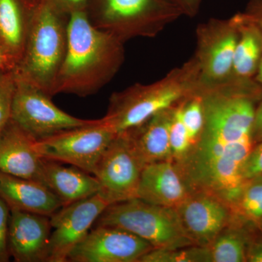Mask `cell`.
Masks as SVG:
<instances>
[{
	"instance_id": "cell-21",
	"label": "cell",
	"mask_w": 262,
	"mask_h": 262,
	"mask_svg": "<svg viewBox=\"0 0 262 262\" xmlns=\"http://www.w3.org/2000/svg\"><path fill=\"white\" fill-rule=\"evenodd\" d=\"M238 29V39L233 58L234 77L254 78L262 58V32L242 13L234 15Z\"/></svg>"
},
{
	"instance_id": "cell-25",
	"label": "cell",
	"mask_w": 262,
	"mask_h": 262,
	"mask_svg": "<svg viewBox=\"0 0 262 262\" xmlns=\"http://www.w3.org/2000/svg\"><path fill=\"white\" fill-rule=\"evenodd\" d=\"M182 115L183 122L189 134L192 147L201 137L204 127V107L203 97L201 94L192 95L183 100Z\"/></svg>"
},
{
	"instance_id": "cell-13",
	"label": "cell",
	"mask_w": 262,
	"mask_h": 262,
	"mask_svg": "<svg viewBox=\"0 0 262 262\" xmlns=\"http://www.w3.org/2000/svg\"><path fill=\"white\" fill-rule=\"evenodd\" d=\"M174 209L188 237L202 247H208L233 220L227 203L204 192H190Z\"/></svg>"
},
{
	"instance_id": "cell-11",
	"label": "cell",
	"mask_w": 262,
	"mask_h": 262,
	"mask_svg": "<svg viewBox=\"0 0 262 262\" xmlns=\"http://www.w3.org/2000/svg\"><path fill=\"white\" fill-rule=\"evenodd\" d=\"M108 206L97 193L63 206L52 215L47 262L68 261L70 253L85 238L93 225Z\"/></svg>"
},
{
	"instance_id": "cell-31",
	"label": "cell",
	"mask_w": 262,
	"mask_h": 262,
	"mask_svg": "<svg viewBox=\"0 0 262 262\" xmlns=\"http://www.w3.org/2000/svg\"><path fill=\"white\" fill-rule=\"evenodd\" d=\"M242 14L262 32V0H249Z\"/></svg>"
},
{
	"instance_id": "cell-34",
	"label": "cell",
	"mask_w": 262,
	"mask_h": 262,
	"mask_svg": "<svg viewBox=\"0 0 262 262\" xmlns=\"http://www.w3.org/2000/svg\"><path fill=\"white\" fill-rule=\"evenodd\" d=\"M252 136L255 145L262 141V98L258 101L256 106V110H255Z\"/></svg>"
},
{
	"instance_id": "cell-17",
	"label": "cell",
	"mask_w": 262,
	"mask_h": 262,
	"mask_svg": "<svg viewBox=\"0 0 262 262\" xmlns=\"http://www.w3.org/2000/svg\"><path fill=\"white\" fill-rule=\"evenodd\" d=\"M175 106L162 110L138 126L123 131L144 166L157 162L173 161L170 127Z\"/></svg>"
},
{
	"instance_id": "cell-14",
	"label": "cell",
	"mask_w": 262,
	"mask_h": 262,
	"mask_svg": "<svg viewBox=\"0 0 262 262\" xmlns=\"http://www.w3.org/2000/svg\"><path fill=\"white\" fill-rule=\"evenodd\" d=\"M8 249L17 262L47 261L52 227L51 217L10 209Z\"/></svg>"
},
{
	"instance_id": "cell-5",
	"label": "cell",
	"mask_w": 262,
	"mask_h": 262,
	"mask_svg": "<svg viewBox=\"0 0 262 262\" xmlns=\"http://www.w3.org/2000/svg\"><path fill=\"white\" fill-rule=\"evenodd\" d=\"M90 21L125 43L136 37H155L182 16L166 0H91Z\"/></svg>"
},
{
	"instance_id": "cell-35",
	"label": "cell",
	"mask_w": 262,
	"mask_h": 262,
	"mask_svg": "<svg viewBox=\"0 0 262 262\" xmlns=\"http://www.w3.org/2000/svg\"><path fill=\"white\" fill-rule=\"evenodd\" d=\"M16 61L0 42V71H14Z\"/></svg>"
},
{
	"instance_id": "cell-29",
	"label": "cell",
	"mask_w": 262,
	"mask_h": 262,
	"mask_svg": "<svg viewBox=\"0 0 262 262\" xmlns=\"http://www.w3.org/2000/svg\"><path fill=\"white\" fill-rule=\"evenodd\" d=\"M262 175V141L258 143L246 158L243 165L242 176L244 180Z\"/></svg>"
},
{
	"instance_id": "cell-2",
	"label": "cell",
	"mask_w": 262,
	"mask_h": 262,
	"mask_svg": "<svg viewBox=\"0 0 262 262\" xmlns=\"http://www.w3.org/2000/svg\"><path fill=\"white\" fill-rule=\"evenodd\" d=\"M125 60L124 42L94 27L86 11L70 16L68 44L57 76L53 96L94 95L110 82Z\"/></svg>"
},
{
	"instance_id": "cell-19",
	"label": "cell",
	"mask_w": 262,
	"mask_h": 262,
	"mask_svg": "<svg viewBox=\"0 0 262 262\" xmlns=\"http://www.w3.org/2000/svg\"><path fill=\"white\" fill-rule=\"evenodd\" d=\"M41 182L58 196L63 206L94 196L100 189L99 182L93 174L53 160H43Z\"/></svg>"
},
{
	"instance_id": "cell-18",
	"label": "cell",
	"mask_w": 262,
	"mask_h": 262,
	"mask_svg": "<svg viewBox=\"0 0 262 262\" xmlns=\"http://www.w3.org/2000/svg\"><path fill=\"white\" fill-rule=\"evenodd\" d=\"M0 196L10 209L51 217L63 203L42 182L0 172Z\"/></svg>"
},
{
	"instance_id": "cell-4",
	"label": "cell",
	"mask_w": 262,
	"mask_h": 262,
	"mask_svg": "<svg viewBox=\"0 0 262 262\" xmlns=\"http://www.w3.org/2000/svg\"><path fill=\"white\" fill-rule=\"evenodd\" d=\"M69 20V15L39 0L34 5L24 53L14 70L17 78L51 98L67 52Z\"/></svg>"
},
{
	"instance_id": "cell-9",
	"label": "cell",
	"mask_w": 262,
	"mask_h": 262,
	"mask_svg": "<svg viewBox=\"0 0 262 262\" xmlns=\"http://www.w3.org/2000/svg\"><path fill=\"white\" fill-rule=\"evenodd\" d=\"M238 29L234 16L211 18L196 29L195 58L205 86L224 83L233 77L234 50Z\"/></svg>"
},
{
	"instance_id": "cell-10",
	"label": "cell",
	"mask_w": 262,
	"mask_h": 262,
	"mask_svg": "<svg viewBox=\"0 0 262 262\" xmlns=\"http://www.w3.org/2000/svg\"><path fill=\"white\" fill-rule=\"evenodd\" d=\"M144 167L125 132L119 133L106 148L95 172L100 185L98 194L110 205L137 198Z\"/></svg>"
},
{
	"instance_id": "cell-12",
	"label": "cell",
	"mask_w": 262,
	"mask_h": 262,
	"mask_svg": "<svg viewBox=\"0 0 262 262\" xmlns=\"http://www.w3.org/2000/svg\"><path fill=\"white\" fill-rule=\"evenodd\" d=\"M154 247L128 231L96 225L72 251L68 261L139 262Z\"/></svg>"
},
{
	"instance_id": "cell-6",
	"label": "cell",
	"mask_w": 262,
	"mask_h": 262,
	"mask_svg": "<svg viewBox=\"0 0 262 262\" xmlns=\"http://www.w3.org/2000/svg\"><path fill=\"white\" fill-rule=\"evenodd\" d=\"M96 223L128 231L154 248L195 246L183 228L174 208L157 206L139 198L110 205Z\"/></svg>"
},
{
	"instance_id": "cell-36",
	"label": "cell",
	"mask_w": 262,
	"mask_h": 262,
	"mask_svg": "<svg viewBox=\"0 0 262 262\" xmlns=\"http://www.w3.org/2000/svg\"><path fill=\"white\" fill-rule=\"evenodd\" d=\"M255 80L262 86V58L258 65L257 72L254 77Z\"/></svg>"
},
{
	"instance_id": "cell-15",
	"label": "cell",
	"mask_w": 262,
	"mask_h": 262,
	"mask_svg": "<svg viewBox=\"0 0 262 262\" xmlns=\"http://www.w3.org/2000/svg\"><path fill=\"white\" fill-rule=\"evenodd\" d=\"M37 141L10 120L0 136V172L41 182L44 159Z\"/></svg>"
},
{
	"instance_id": "cell-7",
	"label": "cell",
	"mask_w": 262,
	"mask_h": 262,
	"mask_svg": "<svg viewBox=\"0 0 262 262\" xmlns=\"http://www.w3.org/2000/svg\"><path fill=\"white\" fill-rule=\"evenodd\" d=\"M117 135L101 118L37 141V148L43 159L69 164L94 175L103 153Z\"/></svg>"
},
{
	"instance_id": "cell-26",
	"label": "cell",
	"mask_w": 262,
	"mask_h": 262,
	"mask_svg": "<svg viewBox=\"0 0 262 262\" xmlns=\"http://www.w3.org/2000/svg\"><path fill=\"white\" fill-rule=\"evenodd\" d=\"M183 101V100H182ZM174 107L170 127V142L173 163L185 158L191 148L189 134L182 120V101Z\"/></svg>"
},
{
	"instance_id": "cell-22",
	"label": "cell",
	"mask_w": 262,
	"mask_h": 262,
	"mask_svg": "<svg viewBox=\"0 0 262 262\" xmlns=\"http://www.w3.org/2000/svg\"><path fill=\"white\" fill-rule=\"evenodd\" d=\"M256 227L232 222L215 237L208 248L211 262H245Z\"/></svg>"
},
{
	"instance_id": "cell-3",
	"label": "cell",
	"mask_w": 262,
	"mask_h": 262,
	"mask_svg": "<svg viewBox=\"0 0 262 262\" xmlns=\"http://www.w3.org/2000/svg\"><path fill=\"white\" fill-rule=\"evenodd\" d=\"M201 86L199 66L193 56L153 83L135 84L112 95L102 120L117 134L123 132L198 94Z\"/></svg>"
},
{
	"instance_id": "cell-33",
	"label": "cell",
	"mask_w": 262,
	"mask_h": 262,
	"mask_svg": "<svg viewBox=\"0 0 262 262\" xmlns=\"http://www.w3.org/2000/svg\"><path fill=\"white\" fill-rule=\"evenodd\" d=\"M246 261L262 262V239L256 237V232L248 246Z\"/></svg>"
},
{
	"instance_id": "cell-8",
	"label": "cell",
	"mask_w": 262,
	"mask_h": 262,
	"mask_svg": "<svg viewBox=\"0 0 262 262\" xmlns=\"http://www.w3.org/2000/svg\"><path fill=\"white\" fill-rule=\"evenodd\" d=\"M51 98L41 90L16 77L11 120L37 141L96 121L72 116L56 106Z\"/></svg>"
},
{
	"instance_id": "cell-16",
	"label": "cell",
	"mask_w": 262,
	"mask_h": 262,
	"mask_svg": "<svg viewBox=\"0 0 262 262\" xmlns=\"http://www.w3.org/2000/svg\"><path fill=\"white\" fill-rule=\"evenodd\" d=\"M190 194L173 161L146 165L141 172L137 198L157 206L175 208Z\"/></svg>"
},
{
	"instance_id": "cell-38",
	"label": "cell",
	"mask_w": 262,
	"mask_h": 262,
	"mask_svg": "<svg viewBox=\"0 0 262 262\" xmlns=\"http://www.w3.org/2000/svg\"><path fill=\"white\" fill-rule=\"evenodd\" d=\"M260 230L262 231V227H261V228L260 229Z\"/></svg>"
},
{
	"instance_id": "cell-32",
	"label": "cell",
	"mask_w": 262,
	"mask_h": 262,
	"mask_svg": "<svg viewBox=\"0 0 262 262\" xmlns=\"http://www.w3.org/2000/svg\"><path fill=\"white\" fill-rule=\"evenodd\" d=\"M181 10L183 15L194 17L199 12L203 0H166Z\"/></svg>"
},
{
	"instance_id": "cell-27",
	"label": "cell",
	"mask_w": 262,
	"mask_h": 262,
	"mask_svg": "<svg viewBox=\"0 0 262 262\" xmlns=\"http://www.w3.org/2000/svg\"><path fill=\"white\" fill-rule=\"evenodd\" d=\"M15 87L14 71H0V136L11 120Z\"/></svg>"
},
{
	"instance_id": "cell-37",
	"label": "cell",
	"mask_w": 262,
	"mask_h": 262,
	"mask_svg": "<svg viewBox=\"0 0 262 262\" xmlns=\"http://www.w3.org/2000/svg\"><path fill=\"white\" fill-rule=\"evenodd\" d=\"M26 1L28 2L29 4L35 5L39 0H26Z\"/></svg>"
},
{
	"instance_id": "cell-30",
	"label": "cell",
	"mask_w": 262,
	"mask_h": 262,
	"mask_svg": "<svg viewBox=\"0 0 262 262\" xmlns=\"http://www.w3.org/2000/svg\"><path fill=\"white\" fill-rule=\"evenodd\" d=\"M63 14L69 15L77 12L86 11L91 0H46Z\"/></svg>"
},
{
	"instance_id": "cell-24",
	"label": "cell",
	"mask_w": 262,
	"mask_h": 262,
	"mask_svg": "<svg viewBox=\"0 0 262 262\" xmlns=\"http://www.w3.org/2000/svg\"><path fill=\"white\" fill-rule=\"evenodd\" d=\"M139 262H211L208 247L198 246L152 250L143 256Z\"/></svg>"
},
{
	"instance_id": "cell-20",
	"label": "cell",
	"mask_w": 262,
	"mask_h": 262,
	"mask_svg": "<svg viewBox=\"0 0 262 262\" xmlns=\"http://www.w3.org/2000/svg\"><path fill=\"white\" fill-rule=\"evenodd\" d=\"M34 7L26 0H0V42L17 64L27 42Z\"/></svg>"
},
{
	"instance_id": "cell-1",
	"label": "cell",
	"mask_w": 262,
	"mask_h": 262,
	"mask_svg": "<svg viewBox=\"0 0 262 262\" xmlns=\"http://www.w3.org/2000/svg\"><path fill=\"white\" fill-rule=\"evenodd\" d=\"M204 107L201 137L185 158L175 163L189 192L213 194L230 207L245 180L243 165L255 143L252 136L262 86L254 79H232L203 86Z\"/></svg>"
},
{
	"instance_id": "cell-28",
	"label": "cell",
	"mask_w": 262,
	"mask_h": 262,
	"mask_svg": "<svg viewBox=\"0 0 262 262\" xmlns=\"http://www.w3.org/2000/svg\"><path fill=\"white\" fill-rule=\"evenodd\" d=\"M10 210L4 200L0 196V262L9 261L8 249V228Z\"/></svg>"
},
{
	"instance_id": "cell-23",
	"label": "cell",
	"mask_w": 262,
	"mask_h": 262,
	"mask_svg": "<svg viewBox=\"0 0 262 262\" xmlns=\"http://www.w3.org/2000/svg\"><path fill=\"white\" fill-rule=\"evenodd\" d=\"M233 220L260 229L262 227V175L245 181L230 206Z\"/></svg>"
}]
</instances>
